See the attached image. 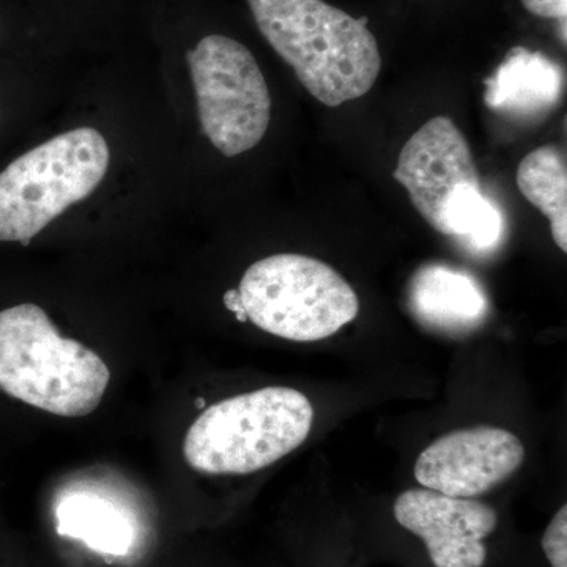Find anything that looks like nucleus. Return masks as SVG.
<instances>
[{
    "mask_svg": "<svg viewBox=\"0 0 567 567\" xmlns=\"http://www.w3.org/2000/svg\"><path fill=\"white\" fill-rule=\"evenodd\" d=\"M59 535L84 540L93 550L126 555L133 543V528L117 507L95 496H70L58 507Z\"/></svg>",
    "mask_w": 567,
    "mask_h": 567,
    "instance_id": "obj_13",
    "label": "nucleus"
},
{
    "mask_svg": "<svg viewBox=\"0 0 567 567\" xmlns=\"http://www.w3.org/2000/svg\"><path fill=\"white\" fill-rule=\"evenodd\" d=\"M111 372L99 353L63 338L33 303L0 311V390L51 415L82 417L102 404Z\"/></svg>",
    "mask_w": 567,
    "mask_h": 567,
    "instance_id": "obj_2",
    "label": "nucleus"
},
{
    "mask_svg": "<svg viewBox=\"0 0 567 567\" xmlns=\"http://www.w3.org/2000/svg\"><path fill=\"white\" fill-rule=\"evenodd\" d=\"M312 423L315 409L303 393L262 388L204 410L186 432L183 456L204 475H249L303 445Z\"/></svg>",
    "mask_w": 567,
    "mask_h": 567,
    "instance_id": "obj_3",
    "label": "nucleus"
},
{
    "mask_svg": "<svg viewBox=\"0 0 567 567\" xmlns=\"http://www.w3.org/2000/svg\"><path fill=\"white\" fill-rule=\"evenodd\" d=\"M544 555L551 567H567V506H561L544 532Z\"/></svg>",
    "mask_w": 567,
    "mask_h": 567,
    "instance_id": "obj_15",
    "label": "nucleus"
},
{
    "mask_svg": "<svg viewBox=\"0 0 567 567\" xmlns=\"http://www.w3.org/2000/svg\"><path fill=\"white\" fill-rule=\"evenodd\" d=\"M394 178L436 233H442L451 197L466 186H481L468 141L445 115L425 122L406 141Z\"/></svg>",
    "mask_w": 567,
    "mask_h": 567,
    "instance_id": "obj_9",
    "label": "nucleus"
},
{
    "mask_svg": "<svg viewBox=\"0 0 567 567\" xmlns=\"http://www.w3.org/2000/svg\"><path fill=\"white\" fill-rule=\"evenodd\" d=\"M409 308L425 328L464 334L486 322L488 298L468 271L446 264H429L409 284Z\"/></svg>",
    "mask_w": 567,
    "mask_h": 567,
    "instance_id": "obj_10",
    "label": "nucleus"
},
{
    "mask_svg": "<svg viewBox=\"0 0 567 567\" xmlns=\"http://www.w3.org/2000/svg\"><path fill=\"white\" fill-rule=\"evenodd\" d=\"M525 461L518 436L480 425L440 436L416 458L421 487L457 498H475L505 483Z\"/></svg>",
    "mask_w": 567,
    "mask_h": 567,
    "instance_id": "obj_7",
    "label": "nucleus"
},
{
    "mask_svg": "<svg viewBox=\"0 0 567 567\" xmlns=\"http://www.w3.org/2000/svg\"><path fill=\"white\" fill-rule=\"evenodd\" d=\"M529 13L551 20H566L567 0H520Z\"/></svg>",
    "mask_w": 567,
    "mask_h": 567,
    "instance_id": "obj_16",
    "label": "nucleus"
},
{
    "mask_svg": "<svg viewBox=\"0 0 567 567\" xmlns=\"http://www.w3.org/2000/svg\"><path fill=\"white\" fill-rule=\"evenodd\" d=\"M563 71L539 52L516 48L486 81L484 102L491 110L517 117H536L557 106Z\"/></svg>",
    "mask_w": 567,
    "mask_h": 567,
    "instance_id": "obj_11",
    "label": "nucleus"
},
{
    "mask_svg": "<svg viewBox=\"0 0 567 567\" xmlns=\"http://www.w3.org/2000/svg\"><path fill=\"white\" fill-rule=\"evenodd\" d=\"M237 290L248 320L287 341H322L360 311L357 292L333 267L301 254L252 264Z\"/></svg>",
    "mask_w": 567,
    "mask_h": 567,
    "instance_id": "obj_5",
    "label": "nucleus"
},
{
    "mask_svg": "<svg viewBox=\"0 0 567 567\" xmlns=\"http://www.w3.org/2000/svg\"><path fill=\"white\" fill-rule=\"evenodd\" d=\"M110 167L103 134H59L0 173V241L29 245L58 216L95 192Z\"/></svg>",
    "mask_w": 567,
    "mask_h": 567,
    "instance_id": "obj_4",
    "label": "nucleus"
},
{
    "mask_svg": "<svg viewBox=\"0 0 567 567\" xmlns=\"http://www.w3.org/2000/svg\"><path fill=\"white\" fill-rule=\"evenodd\" d=\"M393 513L402 528L423 540L435 567L486 565V539L498 525V514L486 503L410 488L398 496Z\"/></svg>",
    "mask_w": 567,
    "mask_h": 567,
    "instance_id": "obj_8",
    "label": "nucleus"
},
{
    "mask_svg": "<svg viewBox=\"0 0 567 567\" xmlns=\"http://www.w3.org/2000/svg\"><path fill=\"white\" fill-rule=\"evenodd\" d=\"M517 186L550 221L551 237L567 251V166L565 153L544 145L528 153L517 169Z\"/></svg>",
    "mask_w": 567,
    "mask_h": 567,
    "instance_id": "obj_12",
    "label": "nucleus"
},
{
    "mask_svg": "<svg viewBox=\"0 0 567 567\" xmlns=\"http://www.w3.org/2000/svg\"><path fill=\"white\" fill-rule=\"evenodd\" d=\"M204 133L223 155L237 156L264 140L271 99L248 47L224 33H207L185 52Z\"/></svg>",
    "mask_w": 567,
    "mask_h": 567,
    "instance_id": "obj_6",
    "label": "nucleus"
},
{
    "mask_svg": "<svg viewBox=\"0 0 567 567\" xmlns=\"http://www.w3.org/2000/svg\"><path fill=\"white\" fill-rule=\"evenodd\" d=\"M503 230L505 221L499 208L481 186H466L447 203L440 234L456 238L472 252L486 254L502 241Z\"/></svg>",
    "mask_w": 567,
    "mask_h": 567,
    "instance_id": "obj_14",
    "label": "nucleus"
},
{
    "mask_svg": "<svg viewBox=\"0 0 567 567\" xmlns=\"http://www.w3.org/2000/svg\"><path fill=\"white\" fill-rule=\"evenodd\" d=\"M257 29L306 91L338 107L374 87L382 54L368 18L323 0H246Z\"/></svg>",
    "mask_w": 567,
    "mask_h": 567,
    "instance_id": "obj_1",
    "label": "nucleus"
},
{
    "mask_svg": "<svg viewBox=\"0 0 567 567\" xmlns=\"http://www.w3.org/2000/svg\"><path fill=\"white\" fill-rule=\"evenodd\" d=\"M224 305L229 309L230 312H234L235 317H237L240 322H246L248 317L245 315L244 306H241L240 295H238V290H227L224 293Z\"/></svg>",
    "mask_w": 567,
    "mask_h": 567,
    "instance_id": "obj_17",
    "label": "nucleus"
}]
</instances>
